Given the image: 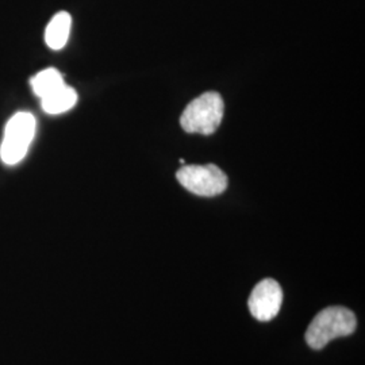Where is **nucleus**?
Listing matches in <instances>:
<instances>
[{
  "mask_svg": "<svg viewBox=\"0 0 365 365\" xmlns=\"http://www.w3.org/2000/svg\"><path fill=\"white\" fill-rule=\"evenodd\" d=\"M356 317L345 307H327L317 314L306 331V342L315 351L325 348L333 339L351 336L356 330Z\"/></svg>",
  "mask_w": 365,
  "mask_h": 365,
  "instance_id": "obj_1",
  "label": "nucleus"
},
{
  "mask_svg": "<svg viewBox=\"0 0 365 365\" xmlns=\"http://www.w3.org/2000/svg\"><path fill=\"white\" fill-rule=\"evenodd\" d=\"M223 111L221 95L218 92H205L184 108L180 117L182 130L210 135L221 126Z\"/></svg>",
  "mask_w": 365,
  "mask_h": 365,
  "instance_id": "obj_2",
  "label": "nucleus"
},
{
  "mask_svg": "<svg viewBox=\"0 0 365 365\" xmlns=\"http://www.w3.org/2000/svg\"><path fill=\"white\" fill-rule=\"evenodd\" d=\"M36 134V118L30 113H18L7 123L0 148L4 164L15 165L26 156Z\"/></svg>",
  "mask_w": 365,
  "mask_h": 365,
  "instance_id": "obj_3",
  "label": "nucleus"
},
{
  "mask_svg": "<svg viewBox=\"0 0 365 365\" xmlns=\"http://www.w3.org/2000/svg\"><path fill=\"white\" fill-rule=\"evenodd\" d=\"M176 178L187 191L197 196L221 195L227 188L226 173L214 164L184 165L178 170Z\"/></svg>",
  "mask_w": 365,
  "mask_h": 365,
  "instance_id": "obj_4",
  "label": "nucleus"
},
{
  "mask_svg": "<svg viewBox=\"0 0 365 365\" xmlns=\"http://www.w3.org/2000/svg\"><path fill=\"white\" fill-rule=\"evenodd\" d=\"M283 303V291L274 279H264L252 289L249 312L260 322H268L279 314Z\"/></svg>",
  "mask_w": 365,
  "mask_h": 365,
  "instance_id": "obj_5",
  "label": "nucleus"
},
{
  "mask_svg": "<svg viewBox=\"0 0 365 365\" xmlns=\"http://www.w3.org/2000/svg\"><path fill=\"white\" fill-rule=\"evenodd\" d=\"M72 18L66 11L56 14L45 31V41L53 51L63 49L69 38Z\"/></svg>",
  "mask_w": 365,
  "mask_h": 365,
  "instance_id": "obj_6",
  "label": "nucleus"
},
{
  "mask_svg": "<svg viewBox=\"0 0 365 365\" xmlns=\"http://www.w3.org/2000/svg\"><path fill=\"white\" fill-rule=\"evenodd\" d=\"M78 102V92L64 84L58 90L41 99L42 110L51 115H57L69 111Z\"/></svg>",
  "mask_w": 365,
  "mask_h": 365,
  "instance_id": "obj_7",
  "label": "nucleus"
},
{
  "mask_svg": "<svg viewBox=\"0 0 365 365\" xmlns=\"http://www.w3.org/2000/svg\"><path fill=\"white\" fill-rule=\"evenodd\" d=\"M64 84L66 83H64L63 75L54 68L43 69V71L37 73L34 78H31L33 91L36 92V95L39 96L41 99L48 96L53 91L58 90Z\"/></svg>",
  "mask_w": 365,
  "mask_h": 365,
  "instance_id": "obj_8",
  "label": "nucleus"
}]
</instances>
